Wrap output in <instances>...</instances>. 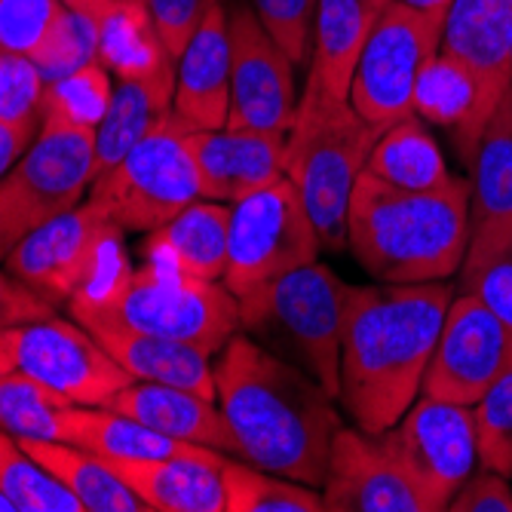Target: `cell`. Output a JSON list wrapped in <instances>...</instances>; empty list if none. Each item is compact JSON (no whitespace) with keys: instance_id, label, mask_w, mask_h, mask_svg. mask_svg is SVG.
<instances>
[{"instance_id":"cell-1","label":"cell","mask_w":512,"mask_h":512,"mask_svg":"<svg viewBox=\"0 0 512 512\" xmlns=\"http://www.w3.org/2000/svg\"><path fill=\"white\" fill-rule=\"evenodd\" d=\"M215 390L237 457L313 488L325 482L332 442L344 424L335 396L301 365L237 332L218 353Z\"/></svg>"},{"instance_id":"cell-2","label":"cell","mask_w":512,"mask_h":512,"mask_svg":"<svg viewBox=\"0 0 512 512\" xmlns=\"http://www.w3.org/2000/svg\"><path fill=\"white\" fill-rule=\"evenodd\" d=\"M451 301L445 279L414 286H350L338 402L362 433L381 436L411 408Z\"/></svg>"},{"instance_id":"cell-3","label":"cell","mask_w":512,"mask_h":512,"mask_svg":"<svg viewBox=\"0 0 512 512\" xmlns=\"http://www.w3.org/2000/svg\"><path fill=\"white\" fill-rule=\"evenodd\" d=\"M347 249L378 283H442L467 261L470 181L414 194L362 169L350 197Z\"/></svg>"},{"instance_id":"cell-4","label":"cell","mask_w":512,"mask_h":512,"mask_svg":"<svg viewBox=\"0 0 512 512\" xmlns=\"http://www.w3.org/2000/svg\"><path fill=\"white\" fill-rule=\"evenodd\" d=\"M68 304L89 332H142L200 347L209 356H218L240 332V301L224 283L154 261L132 270L120 258Z\"/></svg>"},{"instance_id":"cell-5","label":"cell","mask_w":512,"mask_h":512,"mask_svg":"<svg viewBox=\"0 0 512 512\" xmlns=\"http://www.w3.org/2000/svg\"><path fill=\"white\" fill-rule=\"evenodd\" d=\"M381 132L350 99H335L313 83L301 92L286 132L283 172L298 188L325 252L347 249L350 197Z\"/></svg>"},{"instance_id":"cell-6","label":"cell","mask_w":512,"mask_h":512,"mask_svg":"<svg viewBox=\"0 0 512 512\" xmlns=\"http://www.w3.org/2000/svg\"><path fill=\"white\" fill-rule=\"evenodd\" d=\"M350 283L319 261L289 270L243 292L240 332L261 335L283 347L295 365L338 399L341 393V341Z\"/></svg>"},{"instance_id":"cell-7","label":"cell","mask_w":512,"mask_h":512,"mask_svg":"<svg viewBox=\"0 0 512 512\" xmlns=\"http://www.w3.org/2000/svg\"><path fill=\"white\" fill-rule=\"evenodd\" d=\"M188 132L191 129L172 114V108L163 111L142 142L92 181L89 200H96L132 234H151L163 227L184 206L200 200L197 163L184 145Z\"/></svg>"},{"instance_id":"cell-8","label":"cell","mask_w":512,"mask_h":512,"mask_svg":"<svg viewBox=\"0 0 512 512\" xmlns=\"http://www.w3.org/2000/svg\"><path fill=\"white\" fill-rule=\"evenodd\" d=\"M92 178V129L40 123L31 148L0 178V261L37 227L80 206Z\"/></svg>"},{"instance_id":"cell-9","label":"cell","mask_w":512,"mask_h":512,"mask_svg":"<svg viewBox=\"0 0 512 512\" xmlns=\"http://www.w3.org/2000/svg\"><path fill=\"white\" fill-rule=\"evenodd\" d=\"M322 252L313 218L292 184L279 178L230 203V246L221 283L237 298L267 279L313 264Z\"/></svg>"},{"instance_id":"cell-10","label":"cell","mask_w":512,"mask_h":512,"mask_svg":"<svg viewBox=\"0 0 512 512\" xmlns=\"http://www.w3.org/2000/svg\"><path fill=\"white\" fill-rule=\"evenodd\" d=\"M381 442L424 512L448 509L479 460L473 408L433 396L414 399L399 421L381 433Z\"/></svg>"},{"instance_id":"cell-11","label":"cell","mask_w":512,"mask_h":512,"mask_svg":"<svg viewBox=\"0 0 512 512\" xmlns=\"http://www.w3.org/2000/svg\"><path fill=\"white\" fill-rule=\"evenodd\" d=\"M123 234L126 230L96 200H86L28 234L4 264L43 298L65 304L123 258Z\"/></svg>"},{"instance_id":"cell-12","label":"cell","mask_w":512,"mask_h":512,"mask_svg":"<svg viewBox=\"0 0 512 512\" xmlns=\"http://www.w3.org/2000/svg\"><path fill=\"white\" fill-rule=\"evenodd\" d=\"M439 50L442 22L390 0L365 40L350 83V105L378 129L414 114L417 77Z\"/></svg>"},{"instance_id":"cell-13","label":"cell","mask_w":512,"mask_h":512,"mask_svg":"<svg viewBox=\"0 0 512 512\" xmlns=\"http://www.w3.org/2000/svg\"><path fill=\"white\" fill-rule=\"evenodd\" d=\"M230 31V129L289 132L298 111L295 65L255 10L227 0Z\"/></svg>"},{"instance_id":"cell-14","label":"cell","mask_w":512,"mask_h":512,"mask_svg":"<svg viewBox=\"0 0 512 512\" xmlns=\"http://www.w3.org/2000/svg\"><path fill=\"white\" fill-rule=\"evenodd\" d=\"M509 365L512 332L479 295L463 289L445 313L421 393L473 408Z\"/></svg>"},{"instance_id":"cell-15","label":"cell","mask_w":512,"mask_h":512,"mask_svg":"<svg viewBox=\"0 0 512 512\" xmlns=\"http://www.w3.org/2000/svg\"><path fill=\"white\" fill-rule=\"evenodd\" d=\"M16 368L62 393L71 405H105L132 384L129 371L77 319L46 316L13 325Z\"/></svg>"},{"instance_id":"cell-16","label":"cell","mask_w":512,"mask_h":512,"mask_svg":"<svg viewBox=\"0 0 512 512\" xmlns=\"http://www.w3.org/2000/svg\"><path fill=\"white\" fill-rule=\"evenodd\" d=\"M99 37V62L126 83H138L160 111L172 108L175 59L154 25L148 0H62Z\"/></svg>"},{"instance_id":"cell-17","label":"cell","mask_w":512,"mask_h":512,"mask_svg":"<svg viewBox=\"0 0 512 512\" xmlns=\"http://www.w3.org/2000/svg\"><path fill=\"white\" fill-rule=\"evenodd\" d=\"M329 512H424L414 488L393 463L381 436L341 427L332 442L329 473L322 482Z\"/></svg>"},{"instance_id":"cell-18","label":"cell","mask_w":512,"mask_h":512,"mask_svg":"<svg viewBox=\"0 0 512 512\" xmlns=\"http://www.w3.org/2000/svg\"><path fill=\"white\" fill-rule=\"evenodd\" d=\"M197 175L200 197L240 203L243 197L279 181L286 157V132L267 129H191L184 135Z\"/></svg>"},{"instance_id":"cell-19","label":"cell","mask_w":512,"mask_h":512,"mask_svg":"<svg viewBox=\"0 0 512 512\" xmlns=\"http://www.w3.org/2000/svg\"><path fill=\"white\" fill-rule=\"evenodd\" d=\"M470 181V249L460 276L479 270L512 246V92L491 117Z\"/></svg>"},{"instance_id":"cell-20","label":"cell","mask_w":512,"mask_h":512,"mask_svg":"<svg viewBox=\"0 0 512 512\" xmlns=\"http://www.w3.org/2000/svg\"><path fill=\"white\" fill-rule=\"evenodd\" d=\"M442 53L470 71L491 123L512 86V0H454L442 25Z\"/></svg>"},{"instance_id":"cell-21","label":"cell","mask_w":512,"mask_h":512,"mask_svg":"<svg viewBox=\"0 0 512 512\" xmlns=\"http://www.w3.org/2000/svg\"><path fill=\"white\" fill-rule=\"evenodd\" d=\"M172 114L188 129H224L230 114L227 0H215L175 62Z\"/></svg>"},{"instance_id":"cell-22","label":"cell","mask_w":512,"mask_h":512,"mask_svg":"<svg viewBox=\"0 0 512 512\" xmlns=\"http://www.w3.org/2000/svg\"><path fill=\"white\" fill-rule=\"evenodd\" d=\"M105 405L135 417L138 424H145L163 436L237 457V439L230 433L221 405L194 390L154 381H132L129 387L117 390Z\"/></svg>"},{"instance_id":"cell-23","label":"cell","mask_w":512,"mask_h":512,"mask_svg":"<svg viewBox=\"0 0 512 512\" xmlns=\"http://www.w3.org/2000/svg\"><path fill=\"white\" fill-rule=\"evenodd\" d=\"M56 430L62 442H71L96 457L114 460H151V457H200L212 463H224V451L191 445L172 436H163L135 417L120 414L108 405H65L59 408Z\"/></svg>"},{"instance_id":"cell-24","label":"cell","mask_w":512,"mask_h":512,"mask_svg":"<svg viewBox=\"0 0 512 512\" xmlns=\"http://www.w3.org/2000/svg\"><path fill=\"white\" fill-rule=\"evenodd\" d=\"M99 460L145 503L148 512H224V463L200 457Z\"/></svg>"},{"instance_id":"cell-25","label":"cell","mask_w":512,"mask_h":512,"mask_svg":"<svg viewBox=\"0 0 512 512\" xmlns=\"http://www.w3.org/2000/svg\"><path fill=\"white\" fill-rule=\"evenodd\" d=\"M390 0H319L307 83L335 99H350V83L365 40Z\"/></svg>"},{"instance_id":"cell-26","label":"cell","mask_w":512,"mask_h":512,"mask_svg":"<svg viewBox=\"0 0 512 512\" xmlns=\"http://www.w3.org/2000/svg\"><path fill=\"white\" fill-rule=\"evenodd\" d=\"M230 246V203L194 200L163 227L151 230L148 261L200 279H224Z\"/></svg>"},{"instance_id":"cell-27","label":"cell","mask_w":512,"mask_h":512,"mask_svg":"<svg viewBox=\"0 0 512 512\" xmlns=\"http://www.w3.org/2000/svg\"><path fill=\"white\" fill-rule=\"evenodd\" d=\"M414 114L424 123L442 126L454 135V145L460 157L473 163L479 142L488 129V120L482 117L479 89L457 59L448 53H436L414 86Z\"/></svg>"},{"instance_id":"cell-28","label":"cell","mask_w":512,"mask_h":512,"mask_svg":"<svg viewBox=\"0 0 512 512\" xmlns=\"http://www.w3.org/2000/svg\"><path fill=\"white\" fill-rule=\"evenodd\" d=\"M92 335L129 371L132 381H154V384L194 390L218 402L215 365L209 362L212 356L206 350L169 338L142 335V332H123V329H99Z\"/></svg>"},{"instance_id":"cell-29","label":"cell","mask_w":512,"mask_h":512,"mask_svg":"<svg viewBox=\"0 0 512 512\" xmlns=\"http://www.w3.org/2000/svg\"><path fill=\"white\" fill-rule=\"evenodd\" d=\"M365 172L381 178L384 184H393L399 191L414 194L439 191L457 178L448 172V163L430 126L417 114L396 120L378 135L375 148L365 160Z\"/></svg>"},{"instance_id":"cell-30","label":"cell","mask_w":512,"mask_h":512,"mask_svg":"<svg viewBox=\"0 0 512 512\" xmlns=\"http://www.w3.org/2000/svg\"><path fill=\"white\" fill-rule=\"evenodd\" d=\"M19 445L80 500L83 512H148L96 454L62 439H19Z\"/></svg>"},{"instance_id":"cell-31","label":"cell","mask_w":512,"mask_h":512,"mask_svg":"<svg viewBox=\"0 0 512 512\" xmlns=\"http://www.w3.org/2000/svg\"><path fill=\"white\" fill-rule=\"evenodd\" d=\"M224 512H322V494L313 485L258 470L252 463L224 460Z\"/></svg>"},{"instance_id":"cell-32","label":"cell","mask_w":512,"mask_h":512,"mask_svg":"<svg viewBox=\"0 0 512 512\" xmlns=\"http://www.w3.org/2000/svg\"><path fill=\"white\" fill-rule=\"evenodd\" d=\"M0 494L16 506V512H83L80 500L4 430H0Z\"/></svg>"},{"instance_id":"cell-33","label":"cell","mask_w":512,"mask_h":512,"mask_svg":"<svg viewBox=\"0 0 512 512\" xmlns=\"http://www.w3.org/2000/svg\"><path fill=\"white\" fill-rule=\"evenodd\" d=\"M163 111L154 105V99L138 83L117 80L114 99L102 123L92 132V151H96V178L117 166L142 138L151 132ZM92 178V181H96Z\"/></svg>"},{"instance_id":"cell-34","label":"cell","mask_w":512,"mask_h":512,"mask_svg":"<svg viewBox=\"0 0 512 512\" xmlns=\"http://www.w3.org/2000/svg\"><path fill=\"white\" fill-rule=\"evenodd\" d=\"M71 405L62 393L13 368L0 375V430L16 439H56L59 408Z\"/></svg>"},{"instance_id":"cell-35","label":"cell","mask_w":512,"mask_h":512,"mask_svg":"<svg viewBox=\"0 0 512 512\" xmlns=\"http://www.w3.org/2000/svg\"><path fill=\"white\" fill-rule=\"evenodd\" d=\"M114 99L111 71L102 62H92L62 80L46 83L40 123H62L77 129H92L102 123Z\"/></svg>"},{"instance_id":"cell-36","label":"cell","mask_w":512,"mask_h":512,"mask_svg":"<svg viewBox=\"0 0 512 512\" xmlns=\"http://www.w3.org/2000/svg\"><path fill=\"white\" fill-rule=\"evenodd\" d=\"M43 83L62 80L92 62H99V37L77 10L62 7V13L46 28L43 40L28 53Z\"/></svg>"},{"instance_id":"cell-37","label":"cell","mask_w":512,"mask_h":512,"mask_svg":"<svg viewBox=\"0 0 512 512\" xmlns=\"http://www.w3.org/2000/svg\"><path fill=\"white\" fill-rule=\"evenodd\" d=\"M479 463L512 479V365L473 405Z\"/></svg>"},{"instance_id":"cell-38","label":"cell","mask_w":512,"mask_h":512,"mask_svg":"<svg viewBox=\"0 0 512 512\" xmlns=\"http://www.w3.org/2000/svg\"><path fill=\"white\" fill-rule=\"evenodd\" d=\"M258 22L283 46L292 65H304L313 43V22L319 0H249Z\"/></svg>"},{"instance_id":"cell-39","label":"cell","mask_w":512,"mask_h":512,"mask_svg":"<svg viewBox=\"0 0 512 512\" xmlns=\"http://www.w3.org/2000/svg\"><path fill=\"white\" fill-rule=\"evenodd\" d=\"M43 89L46 83L28 56L0 53V120L40 126Z\"/></svg>"},{"instance_id":"cell-40","label":"cell","mask_w":512,"mask_h":512,"mask_svg":"<svg viewBox=\"0 0 512 512\" xmlns=\"http://www.w3.org/2000/svg\"><path fill=\"white\" fill-rule=\"evenodd\" d=\"M62 7V0H0V53L28 56Z\"/></svg>"},{"instance_id":"cell-41","label":"cell","mask_w":512,"mask_h":512,"mask_svg":"<svg viewBox=\"0 0 512 512\" xmlns=\"http://www.w3.org/2000/svg\"><path fill=\"white\" fill-rule=\"evenodd\" d=\"M212 4L215 0H148L154 25L175 62L194 37V31L200 28V22L206 19Z\"/></svg>"},{"instance_id":"cell-42","label":"cell","mask_w":512,"mask_h":512,"mask_svg":"<svg viewBox=\"0 0 512 512\" xmlns=\"http://www.w3.org/2000/svg\"><path fill=\"white\" fill-rule=\"evenodd\" d=\"M463 289L479 295L494 310V316L512 332V246L494 261L463 276Z\"/></svg>"},{"instance_id":"cell-43","label":"cell","mask_w":512,"mask_h":512,"mask_svg":"<svg viewBox=\"0 0 512 512\" xmlns=\"http://www.w3.org/2000/svg\"><path fill=\"white\" fill-rule=\"evenodd\" d=\"M451 512H512V488L503 473L473 470L448 503Z\"/></svg>"},{"instance_id":"cell-44","label":"cell","mask_w":512,"mask_h":512,"mask_svg":"<svg viewBox=\"0 0 512 512\" xmlns=\"http://www.w3.org/2000/svg\"><path fill=\"white\" fill-rule=\"evenodd\" d=\"M46 316H56V304L34 292L10 270H0V329H13V325L37 322Z\"/></svg>"},{"instance_id":"cell-45","label":"cell","mask_w":512,"mask_h":512,"mask_svg":"<svg viewBox=\"0 0 512 512\" xmlns=\"http://www.w3.org/2000/svg\"><path fill=\"white\" fill-rule=\"evenodd\" d=\"M37 132H40V126L0 120V178H4L19 163V157L31 148V142L37 138Z\"/></svg>"},{"instance_id":"cell-46","label":"cell","mask_w":512,"mask_h":512,"mask_svg":"<svg viewBox=\"0 0 512 512\" xmlns=\"http://www.w3.org/2000/svg\"><path fill=\"white\" fill-rule=\"evenodd\" d=\"M399 4H405V7H411V10L424 13V16H430V19L445 25V16H448L454 0H399Z\"/></svg>"},{"instance_id":"cell-47","label":"cell","mask_w":512,"mask_h":512,"mask_svg":"<svg viewBox=\"0 0 512 512\" xmlns=\"http://www.w3.org/2000/svg\"><path fill=\"white\" fill-rule=\"evenodd\" d=\"M16 368V338L13 329H0V375Z\"/></svg>"},{"instance_id":"cell-48","label":"cell","mask_w":512,"mask_h":512,"mask_svg":"<svg viewBox=\"0 0 512 512\" xmlns=\"http://www.w3.org/2000/svg\"><path fill=\"white\" fill-rule=\"evenodd\" d=\"M0 512H16V506H13L4 494H0Z\"/></svg>"},{"instance_id":"cell-49","label":"cell","mask_w":512,"mask_h":512,"mask_svg":"<svg viewBox=\"0 0 512 512\" xmlns=\"http://www.w3.org/2000/svg\"><path fill=\"white\" fill-rule=\"evenodd\" d=\"M509 92H512V86H509Z\"/></svg>"}]
</instances>
